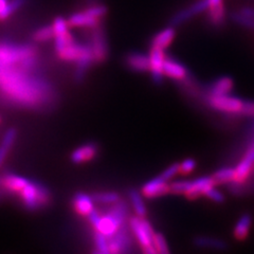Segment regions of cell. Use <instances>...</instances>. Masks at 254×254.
I'll use <instances>...</instances> for the list:
<instances>
[{
	"label": "cell",
	"mask_w": 254,
	"mask_h": 254,
	"mask_svg": "<svg viewBox=\"0 0 254 254\" xmlns=\"http://www.w3.org/2000/svg\"><path fill=\"white\" fill-rule=\"evenodd\" d=\"M0 91L14 104L23 107H41L50 104L53 89L45 79L34 77L21 68L0 64Z\"/></svg>",
	"instance_id": "6da1fadb"
},
{
	"label": "cell",
	"mask_w": 254,
	"mask_h": 254,
	"mask_svg": "<svg viewBox=\"0 0 254 254\" xmlns=\"http://www.w3.org/2000/svg\"><path fill=\"white\" fill-rule=\"evenodd\" d=\"M128 208L124 201H118L110 206L109 211L102 215L97 210H93L88 216L90 225L94 228L95 232H99L106 237L114 236L122 226L127 224V214Z\"/></svg>",
	"instance_id": "7a4b0ae2"
},
{
	"label": "cell",
	"mask_w": 254,
	"mask_h": 254,
	"mask_svg": "<svg viewBox=\"0 0 254 254\" xmlns=\"http://www.w3.org/2000/svg\"><path fill=\"white\" fill-rule=\"evenodd\" d=\"M19 197L25 208L30 211L41 210L51 201L50 190L37 181H29L19 192Z\"/></svg>",
	"instance_id": "3957f363"
},
{
	"label": "cell",
	"mask_w": 254,
	"mask_h": 254,
	"mask_svg": "<svg viewBox=\"0 0 254 254\" xmlns=\"http://www.w3.org/2000/svg\"><path fill=\"white\" fill-rule=\"evenodd\" d=\"M35 54V49L31 46L0 45V64L5 66H14L23 60Z\"/></svg>",
	"instance_id": "277c9868"
},
{
	"label": "cell",
	"mask_w": 254,
	"mask_h": 254,
	"mask_svg": "<svg viewBox=\"0 0 254 254\" xmlns=\"http://www.w3.org/2000/svg\"><path fill=\"white\" fill-rule=\"evenodd\" d=\"M88 45L92 51L94 63L101 64L108 59L109 46L104 28L101 27L100 25L92 28V32L90 34V43Z\"/></svg>",
	"instance_id": "5b68a950"
},
{
	"label": "cell",
	"mask_w": 254,
	"mask_h": 254,
	"mask_svg": "<svg viewBox=\"0 0 254 254\" xmlns=\"http://www.w3.org/2000/svg\"><path fill=\"white\" fill-rule=\"evenodd\" d=\"M128 226L142 249L154 246L155 232L152 226L146 219H144V217H132L129 220Z\"/></svg>",
	"instance_id": "8992f818"
},
{
	"label": "cell",
	"mask_w": 254,
	"mask_h": 254,
	"mask_svg": "<svg viewBox=\"0 0 254 254\" xmlns=\"http://www.w3.org/2000/svg\"><path fill=\"white\" fill-rule=\"evenodd\" d=\"M244 102V100L231 94L208 97V103L213 109L229 115H242Z\"/></svg>",
	"instance_id": "52a82bcc"
},
{
	"label": "cell",
	"mask_w": 254,
	"mask_h": 254,
	"mask_svg": "<svg viewBox=\"0 0 254 254\" xmlns=\"http://www.w3.org/2000/svg\"><path fill=\"white\" fill-rule=\"evenodd\" d=\"M254 171V141L248 146L241 161L234 168V180L231 185H244Z\"/></svg>",
	"instance_id": "ba28073f"
},
{
	"label": "cell",
	"mask_w": 254,
	"mask_h": 254,
	"mask_svg": "<svg viewBox=\"0 0 254 254\" xmlns=\"http://www.w3.org/2000/svg\"><path fill=\"white\" fill-rule=\"evenodd\" d=\"M129 231V226L126 224L114 236L108 238L109 254H128L131 246Z\"/></svg>",
	"instance_id": "9c48e42d"
},
{
	"label": "cell",
	"mask_w": 254,
	"mask_h": 254,
	"mask_svg": "<svg viewBox=\"0 0 254 254\" xmlns=\"http://www.w3.org/2000/svg\"><path fill=\"white\" fill-rule=\"evenodd\" d=\"M168 193H170V184L161 175L150 179L141 188V194L149 199L164 196Z\"/></svg>",
	"instance_id": "30bf717a"
},
{
	"label": "cell",
	"mask_w": 254,
	"mask_h": 254,
	"mask_svg": "<svg viewBox=\"0 0 254 254\" xmlns=\"http://www.w3.org/2000/svg\"><path fill=\"white\" fill-rule=\"evenodd\" d=\"M57 54L62 61L73 63H76L77 61L84 58H93L89 45H81L76 44L75 42L69 45L68 47L64 48L62 51L58 52Z\"/></svg>",
	"instance_id": "8fae6325"
},
{
	"label": "cell",
	"mask_w": 254,
	"mask_h": 254,
	"mask_svg": "<svg viewBox=\"0 0 254 254\" xmlns=\"http://www.w3.org/2000/svg\"><path fill=\"white\" fill-rule=\"evenodd\" d=\"M208 7H209V0H199V1L190 5L189 7H187V9L181 10L178 13L175 14L173 16V18L171 19V26L172 27L179 26L181 23H184L189 19L194 17V16L200 14L204 11H208Z\"/></svg>",
	"instance_id": "7c38bea8"
},
{
	"label": "cell",
	"mask_w": 254,
	"mask_h": 254,
	"mask_svg": "<svg viewBox=\"0 0 254 254\" xmlns=\"http://www.w3.org/2000/svg\"><path fill=\"white\" fill-rule=\"evenodd\" d=\"M165 60L164 50L152 48L149 53V72L154 83L160 84L163 78V63Z\"/></svg>",
	"instance_id": "4fadbf2b"
},
{
	"label": "cell",
	"mask_w": 254,
	"mask_h": 254,
	"mask_svg": "<svg viewBox=\"0 0 254 254\" xmlns=\"http://www.w3.org/2000/svg\"><path fill=\"white\" fill-rule=\"evenodd\" d=\"M99 153V147L95 143H86L81 146L75 148L72 153H71L70 159L71 161L75 164H83L86 162H89L97 157Z\"/></svg>",
	"instance_id": "5bb4252c"
},
{
	"label": "cell",
	"mask_w": 254,
	"mask_h": 254,
	"mask_svg": "<svg viewBox=\"0 0 254 254\" xmlns=\"http://www.w3.org/2000/svg\"><path fill=\"white\" fill-rule=\"evenodd\" d=\"M216 186L213 177H200L195 180H189V188L185 196L190 199H195L208 190L211 187Z\"/></svg>",
	"instance_id": "9a60e30c"
},
{
	"label": "cell",
	"mask_w": 254,
	"mask_h": 254,
	"mask_svg": "<svg viewBox=\"0 0 254 254\" xmlns=\"http://www.w3.org/2000/svg\"><path fill=\"white\" fill-rule=\"evenodd\" d=\"M163 74L176 81H185L189 76L188 70L182 64L168 58H165L163 63Z\"/></svg>",
	"instance_id": "2e32d148"
},
{
	"label": "cell",
	"mask_w": 254,
	"mask_h": 254,
	"mask_svg": "<svg viewBox=\"0 0 254 254\" xmlns=\"http://www.w3.org/2000/svg\"><path fill=\"white\" fill-rule=\"evenodd\" d=\"M29 179L17 174H6L0 179V187L6 192L19 193L29 184Z\"/></svg>",
	"instance_id": "e0dca14e"
},
{
	"label": "cell",
	"mask_w": 254,
	"mask_h": 254,
	"mask_svg": "<svg viewBox=\"0 0 254 254\" xmlns=\"http://www.w3.org/2000/svg\"><path fill=\"white\" fill-rule=\"evenodd\" d=\"M126 66L136 72H146L149 71V55L138 52H131L125 58Z\"/></svg>",
	"instance_id": "ac0fdd59"
},
{
	"label": "cell",
	"mask_w": 254,
	"mask_h": 254,
	"mask_svg": "<svg viewBox=\"0 0 254 254\" xmlns=\"http://www.w3.org/2000/svg\"><path fill=\"white\" fill-rule=\"evenodd\" d=\"M94 200L92 196L86 193H76L72 199V205L75 212L82 216H88L94 210Z\"/></svg>",
	"instance_id": "d6986e66"
},
{
	"label": "cell",
	"mask_w": 254,
	"mask_h": 254,
	"mask_svg": "<svg viewBox=\"0 0 254 254\" xmlns=\"http://www.w3.org/2000/svg\"><path fill=\"white\" fill-rule=\"evenodd\" d=\"M100 21L85 11L70 15L67 19L68 26L73 28H94L100 25Z\"/></svg>",
	"instance_id": "ffe728a7"
},
{
	"label": "cell",
	"mask_w": 254,
	"mask_h": 254,
	"mask_svg": "<svg viewBox=\"0 0 254 254\" xmlns=\"http://www.w3.org/2000/svg\"><path fill=\"white\" fill-rule=\"evenodd\" d=\"M209 20L213 26H221L226 18L224 0H209Z\"/></svg>",
	"instance_id": "44dd1931"
},
{
	"label": "cell",
	"mask_w": 254,
	"mask_h": 254,
	"mask_svg": "<svg viewBox=\"0 0 254 254\" xmlns=\"http://www.w3.org/2000/svg\"><path fill=\"white\" fill-rule=\"evenodd\" d=\"M252 227V217L250 214H243L237 219L233 228V235L237 241H245L248 237Z\"/></svg>",
	"instance_id": "7402d4cb"
},
{
	"label": "cell",
	"mask_w": 254,
	"mask_h": 254,
	"mask_svg": "<svg viewBox=\"0 0 254 254\" xmlns=\"http://www.w3.org/2000/svg\"><path fill=\"white\" fill-rule=\"evenodd\" d=\"M194 244L198 248L215 250V251L226 250L228 247L227 243L224 240H220V238H217V237H211V236H198L195 238Z\"/></svg>",
	"instance_id": "603a6c76"
},
{
	"label": "cell",
	"mask_w": 254,
	"mask_h": 254,
	"mask_svg": "<svg viewBox=\"0 0 254 254\" xmlns=\"http://www.w3.org/2000/svg\"><path fill=\"white\" fill-rule=\"evenodd\" d=\"M234 86L233 79L230 76H221L217 78L211 86L209 95L210 97H217V95L230 94Z\"/></svg>",
	"instance_id": "cb8c5ba5"
},
{
	"label": "cell",
	"mask_w": 254,
	"mask_h": 254,
	"mask_svg": "<svg viewBox=\"0 0 254 254\" xmlns=\"http://www.w3.org/2000/svg\"><path fill=\"white\" fill-rule=\"evenodd\" d=\"M175 35H176V31H175L174 27L171 26L165 28L161 32H159L157 35H155L152 41V48H158V49L165 50L174 41Z\"/></svg>",
	"instance_id": "d4e9b609"
},
{
	"label": "cell",
	"mask_w": 254,
	"mask_h": 254,
	"mask_svg": "<svg viewBox=\"0 0 254 254\" xmlns=\"http://www.w3.org/2000/svg\"><path fill=\"white\" fill-rule=\"evenodd\" d=\"M16 138H17V131L15 128H10L5 131L2 141L0 143V166L3 164L7 155L11 152Z\"/></svg>",
	"instance_id": "484cf974"
},
{
	"label": "cell",
	"mask_w": 254,
	"mask_h": 254,
	"mask_svg": "<svg viewBox=\"0 0 254 254\" xmlns=\"http://www.w3.org/2000/svg\"><path fill=\"white\" fill-rule=\"evenodd\" d=\"M128 197H129V201L132 209L134 213H136V216L145 217L147 210H146L144 200H143V195L141 194V192L136 190H130L128 192Z\"/></svg>",
	"instance_id": "4316f807"
},
{
	"label": "cell",
	"mask_w": 254,
	"mask_h": 254,
	"mask_svg": "<svg viewBox=\"0 0 254 254\" xmlns=\"http://www.w3.org/2000/svg\"><path fill=\"white\" fill-rule=\"evenodd\" d=\"M212 177L216 185H231L234 180V168H221Z\"/></svg>",
	"instance_id": "83f0119b"
},
{
	"label": "cell",
	"mask_w": 254,
	"mask_h": 254,
	"mask_svg": "<svg viewBox=\"0 0 254 254\" xmlns=\"http://www.w3.org/2000/svg\"><path fill=\"white\" fill-rule=\"evenodd\" d=\"M92 198L95 203L113 205L120 200V195L116 192H100L93 194Z\"/></svg>",
	"instance_id": "f1b7e54d"
},
{
	"label": "cell",
	"mask_w": 254,
	"mask_h": 254,
	"mask_svg": "<svg viewBox=\"0 0 254 254\" xmlns=\"http://www.w3.org/2000/svg\"><path fill=\"white\" fill-rule=\"evenodd\" d=\"M34 41L38 43H45L48 41H51L54 37V30L52 26H45L43 28H39L33 35Z\"/></svg>",
	"instance_id": "f546056e"
},
{
	"label": "cell",
	"mask_w": 254,
	"mask_h": 254,
	"mask_svg": "<svg viewBox=\"0 0 254 254\" xmlns=\"http://www.w3.org/2000/svg\"><path fill=\"white\" fill-rule=\"evenodd\" d=\"M230 18L238 26L244 27L246 29H254V20L243 15L240 11L232 12L231 15H230Z\"/></svg>",
	"instance_id": "4dcf8cb0"
},
{
	"label": "cell",
	"mask_w": 254,
	"mask_h": 254,
	"mask_svg": "<svg viewBox=\"0 0 254 254\" xmlns=\"http://www.w3.org/2000/svg\"><path fill=\"white\" fill-rule=\"evenodd\" d=\"M52 27L54 30V37L63 36L69 33V26H68L67 19L61 17V16L54 19Z\"/></svg>",
	"instance_id": "1f68e13d"
},
{
	"label": "cell",
	"mask_w": 254,
	"mask_h": 254,
	"mask_svg": "<svg viewBox=\"0 0 254 254\" xmlns=\"http://www.w3.org/2000/svg\"><path fill=\"white\" fill-rule=\"evenodd\" d=\"M93 241H94L95 248H97L98 252H100L102 254H109L108 237H106L105 235H103L99 232H94Z\"/></svg>",
	"instance_id": "d6a6232c"
},
{
	"label": "cell",
	"mask_w": 254,
	"mask_h": 254,
	"mask_svg": "<svg viewBox=\"0 0 254 254\" xmlns=\"http://www.w3.org/2000/svg\"><path fill=\"white\" fill-rule=\"evenodd\" d=\"M154 246H155V248H156L158 254H170L168 243H166L165 238L162 234L155 233Z\"/></svg>",
	"instance_id": "836d02e7"
},
{
	"label": "cell",
	"mask_w": 254,
	"mask_h": 254,
	"mask_svg": "<svg viewBox=\"0 0 254 254\" xmlns=\"http://www.w3.org/2000/svg\"><path fill=\"white\" fill-rule=\"evenodd\" d=\"M85 12L93 16L94 18L101 20L108 13V9H107V6L104 4H97V5H92V6L88 7V9H87Z\"/></svg>",
	"instance_id": "e575fe53"
},
{
	"label": "cell",
	"mask_w": 254,
	"mask_h": 254,
	"mask_svg": "<svg viewBox=\"0 0 254 254\" xmlns=\"http://www.w3.org/2000/svg\"><path fill=\"white\" fill-rule=\"evenodd\" d=\"M204 196L208 197L212 201L217 202V203H220L225 200V195L222 194L217 188H215V186L211 187L208 190H206L204 193Z\"/></svg>",
	"instance_id": "d590c367"
},
{
	"label": "cell",
	"mask_w": 254,
	"mask_h": 254,
	"mask_svg": "<svg viewBox=\"0 0 254 254\" xmlns=\"http://www.w3.org/2000/svg\"><path fill=\"white\" fill-rule=\"evenodd\" d=\"M196 168V161L194 159H185L184 161L179 163V173L182 175H189L192 173Z\"/></svg>",
	"instance_id": "8d00e7d4"
},
{
	"label": "cell",
	"mask_w": 254,
	"mask_h": 254,
	"mask_svg": "<svg viewBox=\"0 0 254 254\" xmlns=\"http://www.w3.org/2000/svg\"><path fill=\"white\" fill-rule=\"evenodd\" d=\"M179 174V164L174 163L170 165L169 168H166L160 175L166 180V181H171L173 178H175Z\"/></svg>",
	"instance_id": "74e56055"
},
{
	"label": "cell",
	"mask_w": 254,
	"mask_h": 254,
	"mask_svg": "<svg viewBox=\"0 0 254 254\" xmlns=\"http://www.w3.org/2000/svg\"><path fill=\"white\" fill-rule=\"evenodd\" d=\"M242 115L248 116V117H254V102H252V101H245L244 102Z\"/></svg>",
	"instance_id": "f35d334b"
},
{
	"label": "cell",
	"mask_w": 254,
	"mask_h": 254,
	"mask_svg": "<svg viewBox=\"0 0 254 254\" xmlns=\"http://www.w3.org/2000/svg\"><path fill=\"white\" fill-rule=\"evenodd\" d=\"M240 12L243 15L247 16V17H249V18L254 20V7H252V6H244V7H242V9L240 10Z\"/></svg>",
	"instance_id": "ab89813d"
},
{
	"label": "cell",
	"mask_w": 254,
	"mask_h": 254,
	"mask_svg": "<svg viewBox=\"0 0 254 254\" xmlns=\"http://www.w3.org/2000/svg\"><path fill=\"white\" fill-rule=\"evenodd\" d=\"M9 4V0H0V19H3V14Z\"/></svg>",
	"instance_id": "60d3db41"
},
{
	"label": "cell",
	"mask_w": 254,
	"mask_h": 254,
	"mask_svg": "<svg viewBox=\"0 0 254 254\" xmlns=\"http://www.w3.org/2000/svg\"><path fill=\"white\" fill-rule=\"evenodd\" d=\"M143 254H158L155 246H150V247H146V248H143L142 249Z\"/></svg>",
	"instance_id": "b9f144b4"
},
{
	"label": "cell",
	"mask_w": 254,
	"mask_h": 254,
	"mask_svg": "<svg viewBox=\"0 0 254 254\" xmlns=\"http://www.w3.org/2000/svg\"><path fill=\"white\" fill-rule=\"evenodd\" d=\"M93 254H102V253H100V252H98V251H94Z\"/></svg>",
	"instance_id": "7bdbcfd3"
},
{
	"label": "cell",
	"mask_w": 254,
	"mask_h": 254,
	"mask_svg": "<svg viewBox=\"0 0 254 254\" xmlns=\"http://www.w3.org/2000/svg\"><path fill=\"white\" fill-rule=\"evenodd\" d=\"M0 122H1V118H0Z\"/></svg>",
	"instance_id": "ee69618b"
}]
</instances>
